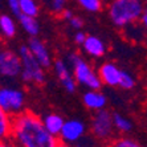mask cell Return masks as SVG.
I'll return each instance as SVG.
<instances>
[{"label":"cell","instance_id":"obj_1","mask_svg":"<svg viewBox=\"0 0 147 147\" xmlns=\"http://www.w3.org/2000/svg\"><path fill=\"white\" fill-rule=\"evenodd\" d=\"M17 147H58V137L51 134L44 126L41 117L25 110L12 118L9 138Z\"/></svg>","mask_w":147,"mask_h":147},{"label":"cell","instance_id":"obj_2","mask_svg":"<svg viewBox=\"0 0 147 147\" xmlns=\"http://www.w3.org/2000/svg\"><path fill=\"white\" fill-rule=\"evenodd\" d=\"M144 12L143 0H110L107 13L118 28H126L139 20Z\"/></svg>","mask_w":147,"mask_h":147},{"label":"cell","instance_id":"obj_3","mask_svg":"<svg viewBox=\"0 0 147 147\" xmlns=\"http://www.w3.org/2000/svg\"><path fill=\"white\" fill-rule=\"evenodd\" d=\"M66 62L72 68L74 78L78 85L86 88L88 90H99L102 88L103 84L99 78L98 72H96L89 62L84 60L80 55L70 53L66 58Z\"/></svg>","mask_w":147,"mask_h":147},{"label":"cell","instance_id":"obj_4","mask_svg":"<svg viewBox=\"0 0 147 147\" xmlns=\"http://www.w3.org/2000/svg\"><path fill=\"white\" fill-rule=\"evenodd\" d=\"M19 55L21 58V74L20 78L25 84L41 85L45 82V68L34 58L28 45H21L19 48Z\"/></svg>","mask_w":147,"mask_h":147},{"label":"cell","instance_id":"obj_5","mask_svg":"<svg viewBox=\"0 0 147 147\" xmlns=\"http://www.w3.org/2000/svg\"><path fill=\"white\" fill-rule=\"evenodd\" d=\"M27 97L23 89L8 85L0 86V107L9 117H16L25 111Z\"/></svg>","mask_w":147,"mask_h":147},{"label":"cell","instance_id":"obj_6","mask_svg":"<svg viewBox=\"0 0 147 147\" xmlns=\"http://www.w3.org/2000/svg\"><path fill=\"white\" fill-rule=\"evenodd\" d=\"M92 133L93 135L99 140H103V142H111L114 137V131H115V127H114V122H113V114L109 113L107 110L102 109L98 110L94 113L92 118Z\"/></svg>","mask_w":147,"mask_h":147},{"label":"cell","instance_id":"obj_7","mask_svg":"<svg viewBox=\"0 0 147 147\" xmlns=\"http://www.w3.org/2000/svg\"><path fill=\"white\" fill-rule=\"evenodd\" d=\"M21 74V58L19 52L0 48V77L16 80Z\"/></svg>","mask_w":147,"mask_h":147},{"label":"cell","instance_id":"obj_8","mask_svg":"<svg viewBox=\"0 0 147 147\" xmlns=\"http://www.w3.org/2000/svg\"><path fill=\"white\" fill-rule=\"evenodd\" d=\"M86 134V125L80 119H68L65 121L62 130L58 135V139L61 143L73 146L81 140Z\"/></svg>","mask_w":147,"mask_h":147},{"label":"cell","instance_id":"obj_9","mask_svg":"<svg viewBox=\"0 0 147 147\" xmlns=\"http://www.w3.org/2000/svg\"><path fill=\"white\" fill-rule=\"evenodd\" d=\"M53 69L57 76V80L62 85V88L68 93H74L77 90V81L74 78L73 70H70V65L64 60H56L53 62Z\"/></svg>","mask_w":147,"mask_h":147},{"label":"cell","instance_id":"obj_10","mask_svg":"<svg viewBox=\"0 0 147 147\" xmlns=\"http://www.w3.org/2000/svg\"><path fill=\"white\" fill-rule=\"evenodd\" d=\"M122 72L123 70H121L114 62H103L98 69V74L102 84L106 86H110V88L119 86Z\"/></svg>","mask_w":147,"mask_h":147},{"label":"cell","instance_id":"obj_11","mask_svg":"<svg viewBox=\"0 0 147 147\" xmlns=\"http://www.w3.org/2000/svg\"><path fill=\"white\" fill-rule=\"evenodd\" d=\"M28 47L31 49L32 55L34 56V58L41 64V66H44L45 69H48L52 66V57L49 53L47 45L37 37H31L28 41Z\"/></svg>","mask_w":147,"mask_h":147},{"label":"cell","instance_id":"obj_12","mask_svg":"<svg viewBox=\"0 0 147 147\" xmlns=\"http://www.w3.org/2000/svg\"><path fill=\"white\" fill-rule=\"evenodd\" d=\"M82 102L89 110L98 111V110H102L106 107L107 98L99 90H86L82 96Z\"/></svg>","mask_w":147,"mask_h":147},{"label":"cell","instance_id":"obj_13","mask_svg":"<svg viewBox=\"0 0 147 147\" xmlns=\"http://www.w3.org/2000/svg\"><path fill=\"white\" fill-rule=\"evenodd\" d=\"M82 49L86 55L93 58H101L106 53V45L97 36H88L82 44Z\"/></svg>","mask_w":147,"mask_h":147},{"label":"cell","instance_id":"obj_14","mask_svg":"<svg viewBox=\"0 0 147 147\" xmlns=\"http://www.w3.org/2000/svg\"><path fill=\"white\" fill-rule=\"evenodd\" d=\"M41 119H42V123H44V126L47 127V130L49 133L56 135V137L60 135V133L62 130V126L65 123V119L62 118V115H60L57 113H48L45 114Z\"/></svg>","mask_w":147,"mask_h":147},{"label":"cell","instance_id":"obj_15","mask_svg":"<svg viewBox=\"0 0 147 147\" xmlns=\"http://www.w3.org/2000/svg\"><path fill=\"white\" fill-rule=\"evenodd\" d=\"M16 21L11 15H0V33L4 38H12L16 36Z\"/></svg>","mask_w":147,"mask_h":147},{"label":"cell","instance_id":"obj_16","mask_svg":"<svg viewBox=\"0 0 147 147\" xmlns=\"http://www.w3.org/2000/svg\"><path fill=\"white\" fill-rule=\"evenodd\" d=\"M17 20L20 23L21 28H23L31 37H36L38 34V32H40V24H38V21L36 20V17L27 16V15H19V16H17Z\"/></svg>","mask_w":147,"mask_h":147},{"label":"cell","instance_id":"obj_17","mask_svg":"<svg viewBox=\"0 0 147 147\" xmlns=\"http://www.w3.org/2000/svg\"><path fill=\"white\" fill-rule=\"evenodd\" d=\"M11 129H12V117H9L0 107V140L9 139Z\"/></svg>","mask_w":147,"mask_h":147},{"label":"cell","instance_id":"obj_18","mask_svg":"<svg viewBox=\"0 0 147 147\" xmlns=\"http://www.w3.org/2000/svg\"><path fill=\"white\" fill-rule=\"evenodd\" d=\"M113 122H114V127H115V130L118 133L127 134V133H130L131 129H133L131 121L126 115H123V114L113 113Z\"/></svg>","mask_w":147,"mask_h":147},{"label":"cell","instance_id":"obj_19","mask_svg":"<svg viewBox=\"0 0 147 147\" xmlns=\"http://www.w3.org/2000/svg\"><path fill=\"white\" fill-rule=\"evenodd\" d=\"M20 15L36 17L38 15V5L36 0H20Z\"/></svg>","mask_w":147,"mask_h":147},{"label":"cell","instance_id":"obj_20","mask_svg":"<svg viewBox=\"0 0 147 147\" xmlns=\"http://www.w3.org/2000/svg\"><path fill=\"white\" fill-rule=\"evenodd\" d=\"M109 147H143L140 143H138L135 139L129 137H121L113 139L109 143Z\"/></svg>","mask_w":147,"mask_h":147},{"label":"cell","instance_id":"obj_21","mask_svg":"<svg viewBox=\"0 0 147 147\" xmlns=\"http://www.w3.org/2000/svg\"><path fill=\"white\" fill-rule=\"evenodd\" d=\"M78 5L82 9L88 11V12H98L102 7L101 0H76Z\"/></svg>","mask_w":147,"mask_h":147},{"label":"cell","instance_id":"obj_22","mask_svg":"<svg viewBox=\"0 0 147 147\" xmlns=\"http://www.w3.org/2000/svg\"><path fill=\"white\" fill-rule=\"evenodd\" d=\"M135 86V78L130 74L129 72H122V77H121L119 81V88L125 90H131Z\"/></svg>","mask_w":147,"mask_h":147},{"label":"cell","instance_id":"obj_23","mask_svg":"<svg viewBox=\"0 0 147 147\" xmlns=\"http://www.w3.org/2000/svg\"><path fill=\"white\" fill-rule=\"evenodd\" d=\"M66 1L68 0H52L51 9L53 11V13L61 15L66 9Z\"/></svg>","mask_w":147,"mask_h":147},{"label":"cell","instance_id":"obj_24","mask_svg":"<svg viewBox=\"0 0 147 147\" xmlns=\"http://www.w3.org/2000/svg\"><path fill=\"white\" fill-rule=\"evenodd\" d=\"M7 1V5L9 8V11L15 16H19L21 13L20 12V0H5Z\"/></svg>","mask_w":147,"mask_h":147},{"label":"cell","instance_id":"obj_25","mask_svg":"<svg viewBox=\"0 0 147 147\" xmlns=\"http://www.w3.org/2000/svg\"><path fill=\"white\" fill-rule=\"evenodd\" d=\"M68 23H69V25H70L73 29H77V31H81L82 25H84L82 19H81V17H78V16H73L72 19L68 21Z\"/></svg>","mask_w":147,"mask_h":147},{"label":"cell","instance_id":"obj_26","mask_svg":"<svg viewBox=\"0 0 147 147\" xmlns=\"http://www.w3.org/2000/svg\"><path fill=\"white\" fill-rule=\"evenodd\" d=\"M86 37H88V34L85 33V32H82V31H77L74 33V42L76 44H78V45H82L84 44V41L86 40Z\"/></svg>","mask_w":147,"mask_h":147},{"label":"cell","instance_id":"obj_27","mask_svg":"<svg viewBox=\"0 0 147 147\" xmlns=\"http://www.w3.org/2000/svg\"><path fill=\"white\" fill-rule=\"evenodd\" d=\"M0 147H17V146L11 139H5V140H0Z\"/></svg>","mask_w":147,"mask_h":147},{"label":"cell","instance_id":"obj_28","mask_svg":"<svg viewBox=\"0 0 147 147\" xmlns=\"http://www.w3.org/2000/svg\"><path fill=\"white\" fill-rule=\"evenodd\" d=\"M61 16H62V19H64V20L69 21V20H70V19H72L73 16H74V15H73V12H72V11L65 9V11H64V12H62V13H61Z\"/></svg>","mask_w":147,"mask_h":147},{"label":"cell","instance_id":"obj_29","mask_svg":"<svg viewBox=\"0 0 147 147\" xmlns=\"http://www.w3.org/2000/svg\"><path fill=\"white\" fill-rule=\"evenodd\" d=\"M140 21H142L143 27L147 29V11H144L143 12V15H142V17H140Z\"/></svg>","mask_w":147,"mask_h":147},{"label":"cell","instance_id":"obj_30","mask_svg":"<svg viewBox=\"0 0 147 147\" xmlns=\"http://www.w3.org/2000/svg\"><path fill=\"white\" fill-rule=\"evenodd\" d=\"M58 147H72V146H69V144H65V143H60V146Z\"/></svg>","mask_w":147,"mask_h":147}]
</instances>
